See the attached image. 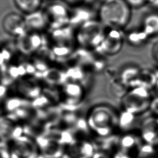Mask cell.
I'll list each match as a JSON object with an SVG mask.
<instances>
[{
  "instance_id": "cell-12",
  "label": "cell",
  "mask_w": 158,
  "mask_h": 158,
  "mask_svg": "<svg viewBox=\"0 0 158 158\" xmlns=\"http://www.w3.org/2000/svg\"><path fill=\"white\" fill-rule=\"evenodd\" d=\"M2 27L7 34L17 38L25 35L28 30L25 17L14 12H9L4 17Z\"/></svg>"
},
{
  "instance_id": "cell-20",
  "label": "cell",
  "mask_w": 158,
  "mask_h": 158,
  "mask_svg": "<svg viewBox=\"0 0 158 158\" xmlns=\"http://www.w3.org/2000/svg\"><path fill=\"white\" fill-rule=\"evenodd\" d=\"M141 28L149 38L158 35V12H151L144 15Z\"/></svg>"
},
{
  "instance_id": "cell-27",
  "label": "cell",
  "mask_w": 158,
  "mask_h": 158,
  "mask_svg": "<svg viewBox=\"0 0 158 158\" xmlns=\"http://www.w3.org/2000/svg\"><path fill=\"white\" fill-rule=\"evenodd\" d=\"M149 110L152 115L158 118V96H153Z\"/></svg>"
},
{
  "instance_id": "cell-25",
  "label": "cell",
  "mask_w": 158,
  "mask_h": 158,
  "mask_svg": "<svg viewBox=\"0 0 158 158\" xmlns=\"http://www.w3.org/2000/svg\"><path fill=\"white\" fill-rule=\"evenodd\" d=\"M135 158H158L157 148L155 146L143 143L137 151Z\"/></svg>"
},
{
  "instance_id": "cell-8",
  "label": "cell",
  "mask_w": 158,
  "mask_h": 158,
  "mask_svg": "<svg viewBox=\"0 0 158 158\" xmlns=\"http://www.w3.org/2000/svg\"><path fill=\"white\" fill-rule=\"evenodd\" d=\"M125 38L122 30L106 27L102 41L97 49L104 56H114L121 51Z\"/></svg>"
},
{
  "instance_id": "cell-33",
  "label": "cell",
  "mask_w": 158,
  "mask_h": 158,
  "mask_svg": "<svg viewBox=\"0 0 158 158\" xmlns=\"http://www.w3.org/2000/svg\"><path fill=\"white\" fill-rule=\"evenodd\" d=\"M155 74V88L154 89H158V68L154 69Z\"/></svg>"
},
{
  "instance_id": "cell-37",
  "label": "cell",
  "mask_w": 158,
  "mask_h": 158,
  "mask_svg": "<svg viewBox=\"0 0 158 158\" xmlns=\"http://www.w3.org/2000/svg\"><path fill=\"white\" fill-rule=\"evenodd\" d=\"M57 158H65V157H57Z\"/></svg>"
},
{
  "instance_id": "cell-7",
  "label": "cell",
  "mask_w": 158,
  "mask_h": 158,
  "mask_svg": "<svg viewBox=\"0 0 158 158\" xmlns=\"http://www.w3.org/2000/svg\"><path fill=\"white\" fill-rule=\"evenodd\" d=\"M40 80L25 77L20 78L13 85L14 94L31 102L43 92V84Z\"/></svg>"
},
{
  "instance_id": "cell-31",
  "label": "cell",
  "mask_w": 158,
  "mask_h": 158,
  "mask_svg": "<svg viewBox=\"0 0 158 158\" xmlns=\"http://www.w3.org/2000/svg\"><path fill=\"white\" fill-rule=\"evenodd\" d=\"M9 94V86L0 82V99L2 100L5 97Z\"/></svg>"
},
{
  "instance_id": "cell-1",
  "label": "cell",
  "mask_w": 158,
  "mask_h": 158,
  "mask_svg": "<svg viewBox=\"0 0 158 158\" xmlns=\"http://www.w3.org/2000/svg\"><path fill=\"white\" fill-rule=\"evenodd\" d=\"M117 111L106 103L93 105L85 115L88 127L93 138L106 137L117 131Z\"/></svg>"
},
{
  "instance_id": "cell-34",
  "label": "cell",
  "mask_w": 158,
  "mask_h": 158,
  "mask_svg": "<svg viewBox=\"0 0 158 158\" xmlns=\"http://www.w3.org/2000/svg\"><path fill=\"white\" fill-rule=\"evenodd\" d=\"M152 7L158 9V0H151L149 4Z\"/></svg>"
},
{
  "instance_id": "cell-6",
  "label": "cell",
  "mask_w": 158,
  "mask_h": 158,
  "mask_svg": "<svg viewBox=\"0 0 158 158\" xmlns=\"http://www.w3.org/2000/svg\"><path fill=\"white\" fill-rule=\"evenodd\" d=\"M106 27L99 21L89 20L80 30L78 41L83 46L98 48L102 41Z\"/></svg>"
},
{
  "instance_id": "cell-36",
  "label": "cell",
  "mask_w": 158,
  "mask_h": 158,
  "mask_svg": "<svg viewBox=\"0 0 158 158\" xmlns=\"http://www.w3.org/2000/svg\"><path fill=\"white\" fill-rule=\"evenodd\" d=\"M156 148H157V152H158V145L156 146Z\"/></svg>"
},
{
  "instance_id": "cell-30",
  "label": "cell",
  "mask_w": 158,
  "mask_h": 158,
  "mask_svg": "<svg viewBox=\"0 0 158 158\" xmlns=\"http://www.w3.org/2000/svg\"><path fill=\"white\" fill-rule=\"evenodd\" d=\"M151 55L153 60L158 64V40L154 41L151 46Z\"/></svg>"
},
{
  "instance_id": "cell-21",
  "label": "cell",
  "mask_w": 158,
  "mask_h": 158,
  "mask_svg": "<svg viewBox=\"0 0 158 158\" xmlns=\"http://www.w3.org/2000/svg\"><path fill=\"white\" fill-rule=\"evenodd\" d=\"M136 86L143 87L150 91L154 89L155 74L154 69H141V70L137 80Z\"/></svg>"
},
{
  "instance_id": "cell-17",
  "label": "cell",
  "mask_w": 158,
  "mask_h": 158,
  "mask_svg": "<svg viewBox=\"0 0 158 158\" xmlns=\"http://www.w3.org/2000/svg\"><path fill=\"white\" fill-rule=\"evenodd\" d=\"M137 115L122 109L118 111L117 120V131L119 134L134 131L136 124Z\"/></svg>"
},
{
  "instance_id": "cell-22",
  "label": "cell",
  "mask_w": 158,
  "mask_h": 158,
  "mask_svg": "<svg viewBox=\"0 0 158 158\" xmlns=\"http://www.w3.org/2000/svg\"><path fill=\"white\" fill-rule=\"evenodd\" d=\"M125 37L128 44L136 47L145 44L150 38L141 28L130 30Z\"/></svg>"
},
{
  "instance_id": "cell-13",
  "label": "cell",
  "mask_w": 158,
  "mask_h": 158,
  "mask_svg": "<svg viewBox=\"0 0 158 158\" xmlns=\"http://www.w3.org/2000/svg\"><path fill=\"white\" fill-rule=\"evenodd\" d=\"M143 143L155 146L158 145V118L151 115L143 119L138 130Z\"/></svg>"
},
{
  "instance_id": "cell-3",
  "label": "cell",
  "mask_w": 158,
  "mask_h": 158,
  "mask_svg": "<svg viewBox=\"0 0 158 158\" xmlns=\"http://www.w3.org/2000/svg\"><path fill=\"white\" fill-rule=\"evenodd\" d=\"M152 98L151 91L141 86L134 87L120 99L121 108L138 116L149 110Z\"/></svg>"
},
{
  "instance_id": "cell-28",
  "label": "cell",
  "mask_w": 158,
  "mask_h": 158,
  "mask_svg": "<svg viewBox=\"0 0 158 158\" xmlns=\"http://www.w3.org/2000/svg\"><path fill=\"white\" fill-rule=\"evenodd\" d=\"M110 158H135L132 154L118 149L111 156Z\"/></svg>"
},
{
  "instance_id": "cell-16",
  "label": "cell",
  "mask_w": 158,
  "mask_h": 158,
  "mask_svg": "<svg viewBox=\"0 0 158 158\" xmlns=\"http://www.w3.org/2000/svg\"><path fill=\"white\" fill-rule=\"evenodd\" d=\"M119 138V133H114L106 137L93 138V139L97 151L104 152L110 156L118 149Z\"/></svg>"
},
{
  "instance_id": "cell-14",
  "label": "cell",
  "mask_w": 158,
  "mask_h": 158,
  "mask_svg": "<svg viewBox=\"0 0 158 158\" xmlns=\"http://www.w3.org/2000/svg\"><path fill=\"white\" fill-rule=\"evenodd\" d=\"M143 141L139 131H131L120 134L118 149L135 156Z\"/></svg>"
},
{
  "instance_id": "cell-2",
  "label": "cell",
  "mask_w": 158,
  "mask_h": 158,
  "mask_svg": "<svg viewBox=\"0 0 158 158\" xmlns=\"http://www.w3.org/2000/svg\"><path fill=\"white\" fill-rule=\"evenodd\" d=\"M131 9L125 0H103L98 9L99 21L107 28L122 30L131 20Z\"/></svg>"
},
{
  "instance_id": "cell-29",
  "label": "cell",
  "mask_w": 158,
  "mask_h": 158,
  "mask_svg": "<svg viewBox=\"0 0 158 158\" xmlns=\"http://www.w3.org/2000/svg\"><path fill=\"white\" fill-rule=\"evenodd\" d=\"M0 158H10L7 143L0 141Z\"/></svg>"
},
{
  "instance_id": "cell-15",
  "label": "cell",
  "mask_w": 158,
  "mask_h": 158,
  "mask_svg": "<svg viewBox=\"0 0 158 158\" xmlns=\"http://www.w3.org/2000/svg\"><path fill=\"white\" fill-rule=\"evenodd\" d=\"M139 65L134 64H125L117 71V76L129 89L136 87L137 80L141 70Z\"/></svg>"
},
{
  "instance_id": "cell-11",
  "label": "cell",
  "mask_w": 158,
  "mask_h": 158,
  "mask_svg": "<svg viewBox=\"0 0 158 158\" xmlns=\"http://www.w3.org/2000/svg\"><path fill=\"white\" fill-rule=\"evenodd\" d=\"M40 155L44 158H57L64 156L65 148L48 131L35 138Z\"/></svg>"
},
{
  "instance_id": "cell-32",
  "label": "cell",
  "mask_w": 158,
  "mask_h": 158,
  "mask_svg": "<svg viewBox=\"0 0 158 158\" xmlns=\"http://www.w3.org/2000/svg\"><path fill=\"white\" fill-rule=\"evenodd\" d=\"M92 158H110V156L107 154L100 151H96Z\"/></svg>"
},
{
  "instance_id": "cell-4",
  "label": "cell",
  "mask_w": 158,
  "mask_h": 158,
  "mask_svg": "<svg viewBox=\"0 0 158 158\" xmlns=\"http://www.w3.org/2000/svg\"><path fill=\"white\" fill-rule=\"evenodd\" d=\"M86 88L81 84L67 81L59 87V105L64 110H75L83 102Z\"/></svg>"
},
{
  "instance_id": "cell-10",
  "label": "cell",
  "mask_w": 158,
  "mask_h": 158,
  "mask_svg": "<svg viewBox=\"0 0 158 158\" xmlns=\"http://www.w3.org/2000/svg\"><path fill=\"white\" fill-rule=\"evenodd\" d=\"M97 151L93 138L75 139L64 151L65 158H92Z\"/></svg>"
},
{
  "instance_id": "cell-18",
  "label": "cell",
  "mask_w": 158,
  "mask_h": 158,
  "mask_svg": "<svg viewBox=\"0 0 158 158\" xmlns=\"http://www.w3.org/2000/svg\"><path fill=\"white\" fill-rule=\"evenodd\" d=\"M25 19L28 30L34 31L44 28L49 23L46 12L41 10L27 14Z\"/></svg>"
},
{
  "instance_id": "cell-23",
  "label": "cell",
  "mask_w": 158,
  "mask_h": 158,
  "mask_svg": "<svg viewBox=\"0 0 158 158\" xmlns=\"http://www.w3.org/2000/svg\"><path fill=\"white\" fill-rule=\"evenodd\" d=\"M15 7L27 14L40 10L43 0H13Z\"/></svg>"
},
{
  "instance_id": "cell-9",
  "label": "cell",
  "mask_w": 158,
  "mask_h": 158,
  "mask_svg": "<svg viewBox=\"0 0 158 158\" xmlns=\"http://www.w3.org/2000/svg\"><path fill=\"white\" fill-rule=\"evenodd\" d=\"M24 134V127L12 114H0V141L7 143Z\"/></svg>"
},
{
  "instance_id": "cell-24",
  "label": "cell",
  "mask_w": 158,
  "mask_h": 158,
  "mask_svg": "<svg viewBox=\"0 0 158 158\" xmlns=\"http://www.w3.org/2000/svg\"><path fill=\"white\" fill-rule=\"evenodd\" d=\"M109 89L113 96L121 99L127 93L129 88L121 81L117 74L110 78Z\"/></svg>"
},
{
  "instance_id": "cell-19",
  "label": "cell",
  "mask_w": 158,
  "mask_h": 158,
  "mask_svg": "<svg viewBox=\"0 0 158 158\" xmlns=\"http://www.w3.org/2000/svg\"><path fill=\"white\" fill-rule=\"evenodd\" d=\"M30 101H27L15 94H8L2 101L1 108L2 114H12L21 107L29 104Z\"/></svg>"
},
{
  "instance_id": "cell-26",
  "label": "cell",
  "mask_w": 158,
  "mask_h": 158,
  "mask_svg": "<svg viewBox=\"0 0 158 158\" xmlns=\"http://www.w3.org/2000/svg\"><path fill=\"white\" fill-rule=\"evenodd\" d=\"M131 8H139L149 4L151 0H125Z\"/></svg>"
},
{
  "instance_id": "cell-5",
  "label": "cell",
  "mask_w": 158,
  "mask_h": 158,
  "mask_svg": "<svg viewBox=\"0 0 158 158\" xmlns=\"http://www.w3.org/2000/svg\"><path fill=\"white\" fill-rule=\"evenodd\" d=\"M10 158H39L40 153L35 138L23 134L7 143Z\"/></svg>"
},
{
  "instance_id": "cell-35",
  "label": "cell",
  "mask_w": 158,
  "mask_h": 158,
  "mask_svg": "<svg viewBox=\"0 0 158 158\" xmlns=\"http://www.w3.org/2000/svg\"><path fill=\"white\" fill-rule=\"evenodd\" d=\"M82 1L83 0H65V1L70 4H77V3H79V2Z\"/></svg>"
}]
</instances>
